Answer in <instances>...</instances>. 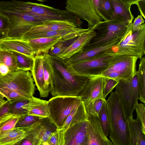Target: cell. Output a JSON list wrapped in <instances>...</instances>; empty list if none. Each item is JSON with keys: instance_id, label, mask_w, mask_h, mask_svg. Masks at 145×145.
<instances>
[{"instance_id": "1", "label": "cell", "mask_w": 145, "mask_h": 145, "mask_svg": "<svg viewBox=\"0 0 145 145\" xmlns=\"http://www.w3.org/2000/svg\"><path fill=\"white\" fill-rule=\"evenodd\" d=\"M50 56L51 94L53 97L79 96L91 77L72 74L68 69L65 59Z\"/></svg>"}, {"instance_id": "2", "label": "cell", "mask_w": 145, "mask_h": 145, "mask_svg": "<svg viewBox=\"0 0 145 145\" xmlns=\"http://www.w3.org/2000/svg\"><path fill=\"white\" fill-rule=\"evenodd\" d=\"M0 7L31 15L46 21H68L80 27L83 22L67 10L38 3L16 0L0 2Z\"/></svg>"}, {"instance_id": "3", "label": "cell", "mask_w": 145, "mask_h": 145, "mask_svg": "<svg viewBox=\"0 0 145 145\" xmlns=\"http://www.w3.org/2000/svg\"><path fill=\"white\" fill-rule=\"evenodd\" d=\"M105 101L110 129L109 137L113 145H131L127 120L117 92H111Z\"/></svg>"}, {"instance_id": "4", "label": "cell", "mask_w": 145, "mask_h": 145, "mask_svg": "<svg viewBox=\"0 0 145 145\" xmlns=\"http://www.w3.org/2000/svg\"><path fill=\"white\" fill-rule=\"evenodd\" d=\"M131 23L118 15L112 19L99 22L93 29L97 30L96 35L84 48L105 47L114 43L120 39Z\"/></svg>"}, {"instance_id": "5", "label": "cell", "mask_w": 145, "mask_h": 145, "mask_svg": "<svg viewBox=\"0 0 145 145\" xmlns=\"http://www.w3.org/2000/svg\"><path fill=\"white\" fill-rule=\"evenodd\" d=\"M132 24L111 49L116 55L133 56L140 59L145 54V24H142L138 30L133 31Z\"/></svg>"}, {"instance_id": "6", "label": "cell", "mask_w": 145, "mask_h": 145, "mask_svg": "<svg viewBox=\"0 0 145 145\" xmlns=\"http://www.w3.org/2000/svg\"><path fill=\"white\" fill-rule=\"evenodd\" d=\"M111 49L86 60L70 64L66 62L67 69L74 75L89 77L99 76L108 68L116 55Z\"/></svg>"}, {"instance_id": "7", "label": "cell", "mask_w": 145, "mask_h": 145, "mask_svg": "<svg viewBox=\"0 0 145 145\" xmlns=\"http://www.w3.org/2000/svg\"><path fill=\"white\" fill-rule=\"evenodd\" d=\"M0 88L16 91L29 100L35 93V85L29 71L18 70L0 74Z\"/></svg>"}, {"instance_id": "8", "label": "cell", "mask_w": 145, "mask_h": 145, "mask_svg": "<svg viewBox=\"0 0 145 145\" xmlns=\"http://www.w3.org/2000/svg\"><path fill=\"white\" fill-rule=\"evenodd\" d=\"M138 59L134 56L116 55L108 68L100 76L113 79L117 82L121 80H129L136 73Z\"/></svg>"}, {"instance_id": "9", "label": "cell", "mask_w": 145, "mask_h": 145, "mask_svg": "<svg viewBox=\"0 0 145 145\" xmlns=\"http://www.w3.org/2000/svg\"><path fill=\"white\" fill-rule=\"evenodd\" d=\"M82 102L80 96L53 97L48 101V117L57 128H61L68 115Z\"/></svg>"}, {"instance_id": "10", "label": "cell", "mask_w": 145, "mask_h": 145, "mask_svg": "<svg viewBox=\"0 0 145 145\" xmlns=\"http://www.w3.org/2000/svg\"><path fill=\"white\" fill-rule=\"evenodd\" d=\"M115 87L125 117L128 119L133 116L135 106L140 97L137 72L129 80H120Z\"/></svg>"}, {"instance_id": "11", "label": "cell", "mask_w": 145, "mask_h": 145, "mask_svg": "<svg viewBox=\"0 0 145 145\" xmlns=\"http://www.w3.org/2000/svg\"><path fill=\"white\" fill-rule=\"evenodd\" d=\"M66 10L88 23L89 30L103 20L96 12L92 0H66Z\"/></svg>"}, {"instance_id": "12", "label": "cell", "mask_w": 145, "mask_h": 145, "mask_svg": "<svg viewBox=\"0 0 145 145\" xmlns=\"http://www.w3.org/2000/svg\"><path fill=\"white\" fill-rule=\"evenodd\" d=\"M105 78L101 76L91 77L80 94L86 108L92 104L97 99H104L103 92Z\"/></svg>"}, {"instance_id": "13", "label": "cell", "mask_w": 145, "mask_h": 145, "mask_svg": "<svg viewBox=\"0 0 145 145\" xmlns=\"http://www.w3.org/2000/svg\"><path fill=\"white\" fill-rule=\"evenodd\" d=\"M87 145H113L105 134L97 117L88 115Z\"/></svg>"}, {"instance_id": "14", "label": "cell", "mask_w": 145, "mask_h": 145, "mask_svg": "<svg viewBox=\"0 0 145 145\" xmlns=\"http://www.w3.org/2000/svg\"><path fill=\"white\" fill-rule=\"evenodd\" d=\"M88 125L87 120L68 128L65 132V145H87Z\"/></svg>"}, {"instance_id": "15", "label": "cell", "mask_w": 145, "mask_h": 145, "mask_svg": "<svg viewBox=\"0 0 145 145\" xmlns=\"http://www.w3.org/2000/svg\"><path fill=\"white\" fill-rule=\"evenodd\" d=\"M57 127L48 117L42 118L34 124L31 131L37 145H44Z\"/></svg>"}, {"instance_id": "16", "label": "cell", "mask_w": 145, "mask_h": 145, "mask_svg": "<svg viewBox=\"0 0 145 145\" xmlns=\"http://www.w3.org/2000/svg\"><path fill=\"white\" fill-rule=\"evenodd\" d=\"M96 34L94 30L89 29L83 32L58 57L63 59L69 58L88 45Z\"/></svg>"}, {"instance_id": "17", "label": "cell", "mask_w": 145, "mask_h": 145, "mask_svg": "<svg viewBox=\"0 0 145 145\" xmlns=\"http://www.w3.org/2000/svg\"><path fill=\"white\" fill-rule=\"evenodd\" d=\"M88 29L76 27L69 29L35 33L28 36L22 39L28 40L42 37H60L63 39H72L77 37Z\"/></svg>"}, {"instance_id": "18", "label": "cell", "mask_w": 145, "mask_h": 145, "mask_svg": "<svg viewBox=\"0 0 145 145\" xmlns=\"http://www.w3.org/2000/svg\"><path fill=\"white\" fill-rule=\"evenodd\" d=\"M1 50L18 52L34 58L36 54L25 40L5 39L0 40Z\"/></svg>"}, {"instance_id": "19", "label": "cell", "mask_w": 145, "mask_h": 145, "mask_svg": "<svg viewBox=\"0 0 145 145\" xmlns=\"http://www.w3.org/2000/svg\"><path fill=\"white\" fill-rule=\"evenodd\" d=\"M44 54L36 55L33 58V63L31 73L35 85L38 90L40 97H46L48 96L44 89L43 60Z\"/></svg>"}, {"instance_id": "20", "label": "cell", "mask_w": 145, "mask_h": 145, "mask_svg": "<svg viewBox=\"0 0 145 145\" xmlns=\"http://www.w3.org/2000/svg\"><path fill=\"white\" fill-rule=\"evenodd\" d=\"M76 27H78L74 23L68 21H50L43 24L32 27L23 35L22 39L35 33Z\"/></svg>"}, {"instance_id": "21", "label": "cell", "mask_w": 145, "mask_h": 145, "mask_svg": "<svg viewBox=\"0 0 145 145\" xmlns=\"http://www.w3.org/2000/svg\"><path fill=\"white\" fill-rule=\"evenodd\" d=\"M118 40L105 47L87 48H84L82 50L75 54L65 61L67 64L77 63L86 60L104 53L110 49L117 44Z\"/></svg>"}, {"instance_id": "22", "label": "cell", "mask_w": 145, "mask_h": 145, "mask_svg": "<svg viewBox=\"0 0 145 145\" xmlns=\"http://www.w3.org/2000/svg\"><path fill=\"white\" fill-rule=\"evenodd\" d=\"M32 125L24 127H15L3 134L0 137V145H17L29 133Z\"/></svg>"}, {"instance_id": "23", "label": "cell", "mask_w": 145, "mask_h": 145, "mask_svg": "<svg viewBox=\"0 0 145 145\" xmlns=\"http://www.w3.org/2000/svg\"><path fill=\"white\" fill-rule=\"evenodd\" d=\"M62 39L60 37H52L25 40L29 45L34 50L36 55L41 54H48L52 47Z\"/></svg>"}, {"instance_id": "24", "label": "cell", "mask_w": 145, "mask_h": 145, "mask_svg": "<svg viewBox=\"0 0 145 145\" xmlns=\"http://www.w3.org/2000/svg\"><path fill=\"white\" fill-rule=\"evenodd\" d=\"M127 120L130 132L131 145H145V134L143 132L141 124L133 116Z\"/></svg>"}, {"instance_id": "25", "label": "cell", "mask_w": 145, "mask_h": 145, "mask_svg": "<svg viewBox=\"0 0 145 145\" xmlns=\"http://www.w3.org/2000/svg\"><path fill=\"white\" fill-rule=\"evenodd\" d=\"M88 120V115L84 102L75 107L68 115L61 128L65 131L72 125Z\"/></svg>"}, {"instance_id": "26", "label": "cell", "mask_w": 145, "mask_h": 145, "mask_svg": "<svg viewBox=\"0 0 145 145\" xmlns=\"http://www.w3.org/2000/svg\"><path fill=\"white\" fill-rule=\"evenodd\" d=\"M111 0L114 10L113 18L116 16L118 15L125 21L132 23L134 17L131 11V6L124 3L121 0Z\"/></svg>"}, {"instance_id": "27", "label": "cell", "mask_w": 145, "mask_h": 145, "mask_svg": "<svg viewBox=\"0 0 145 145\" xmlns=\"http://www.w3.org/2000/svg\"><path fill=\"white\" fill-rule=\"evenodd\" d=\"M22 115L7 113L0 116V137L15 127Z\"/></svg>"}, {"instance_id": "28", "label": "cell", "mask_w": 145, "mask_h": 145, "mask_svg": "<svg viewBox=\"0 0 145 145\" xmlns=\"http://www.w3.org/2000/svg\"><path fill=\"white\" fill-rule=\"evenodd\" d=\"M137 74L138 90L139 94V99L145 104V58L143 57L140 59Z\"/></svg>"}, {"instance_id": "29", "label": "cell", "mask_w": 145, "mask_h": 145, "mask_svg": "<svg viewBox=\"0 0 145 145\" xmlns=\"http://www.w3.org/2000/svg\"><path fill=\"white\" fill-rule=\"evenodd\" d=\"M15 56L18 70L31 71L32 69L33 58L16 52L10 51Z\"/></svg>"}, {"instance_id": "30", "label": "cell", "mask_w": 145, "mask_h": 145, "mask_svg": "<svg viewBox=\"0 0 145 145\" xmlns=\"http://www.w3.org/2000/svg\"><path fill=\"white\" fill-rule=\"evenodd\" d=\"M43 70L44 89L48 96L50 92V81L51 74L52 61L48 54H43Z\"/></svg>"}, {"instance_id": "31", "label": "cell", "mask_w": 145, "mask_h": 145, "mask_svg": "<svg viewBox=\"0 0 145 145\" xmlns=\"http://www.w3.org/2000/svg\"><path fill=\"white\" fill-rule=\"evenodd\" d=\"M0 64L6 65L10 71H16L18 69L16 58L10 51L0 50Z\"/></svg>"}, {"instance_id": "32", "label": "cell", "mask_w": 145, "mask_h": 145, "mask_svg": "<svg viewBox=\"0 0 145 145\" xmlns=\"http://www.w3.org/2000/svg\"><path fill=\"white\" fill-rule=\"evenodd\" d=\"M78 37L70 39H62L52 47L48 54L50 56H59Z\"/></svg>"}, {"instance_id": "33", "label": "cell", "mask_w": 145, "mask_h": 145, "mask_svg": "<svg viewBox=\"0 0 145 145\" xmlns=\"http://www.w3.org/2000/svg\"><path fill=\"white\" fill-rule=\"evenodd\" d=\"M65 131L57 128L52 132L44 145H65Z\"/></svg>"}, {"instance_id": "34", "label": "cell", "mask_w": 145, "mask_h": 145, "mask_svg": "<svg viewBox=\"0 0 145 145\" xmlns=\"http://www.w3.org/2000/svg\"><path fill=\"white\" fill-rule=\"evenodd\" d=\"M98 118L103 132L107 137L109 134L110 129L105 100L99 113Z\"/></svg>"}, {"instance_id": "35", "label": "cell", "mask_w": 145, "mask_h": 145, "mask_svg": "<svg viewBox=\"0 0 145 145\" xmlns=\"http://www.w3.org/2000/svg\"><path fill=\"white\" fill-rule=\"evenodd\" d=\"M28 101V100H19L9 101L8 113L21 115L27 114V112L22 107Z\"/></svg>"}, {"instance_id": "36", "label": "cell", "mask_w": 145, "mask_h": 145, "mask_svg": "<svg viewBox=\"0 0 145 145\" xmlns=\"http://www.w3.org/2000/svg\"><path fill=\"white\" fill-rule=\"evenodd\" d=\"M27 114L41 118L48 117L49 115L48 101L29 111Z\"/></svg>"}, {"instance_id": "37", "label": "cell", "mask_w": 145, "mask_h": 145, "mask_svg": "<svg viewBox=\"0 0 145 145\" xmlns=\"http://www.w3.org/2000/svg\"><path fill=\"white\" fill-rule=\"evenodd\" d=\"M42 118L27 114L21 116L16 123L15 127H24L30 126Z\"/></svg>"}, {"instance_id": "38", "label": "cell", "mask_w": 145, "mask_h": 145, "mask_svg": "<svg viewBox=\"0 0 145 145\" xmlns=\"http://www.w3.org/2000/svg\"><path fill=\"white\" fill-rule=\"evenodd\" d=\"M0 93L9 101L19 100H28L20 93L5 88H0Z\"/></svg>"}, {"instance_id": "39", "label": "cell", "mask_w": 145, "mask_h": 145, "mask_svg": "<svg viewBox=\"0 0 145 145\" xmlns=\"http://www.w3.org/2000/svg\"><path fill=\"white\" fill-rule=\"evenodd\" d=\"M9 24L8 17L0 12V40L7 37Z\"/></svg>"}, {"instance_id": "40", "label": "cell", "mask_w": 145, "mask_h": 145, "mask_svg": "<svg viewBox=\"0 0 145 145\" xmlns=\"http://www.w3.org/2000/svg\"><path fill=\"white\" fill-rule=\"evenodd\" d=\"M105 100L102 99H98L90 106L86 108L88 115H91L98 118L99 113Z\"/></svg>"}, {"instance_id": "41", "label": "cell", "mask_w": 145, "mask_h": 145, "mask_svg": "<svg viewBox=\"0 0 145 145\" xmlns=\"http://www.w3.org/2000/svg\"><path fill=\"white\" fill-rule=\"evenodd\" d=\"M135 109L137 114V118L140 122L143 132L145 134V104L137 103Z\"/></svg>"}, {"instance_id": "42", "label": "cell", "mask_w": 145, "mask_h": 145, "mask_svg": "<svg viewBox=\"0 0 145 145\" xmlns=\"http://www.w3.org/2000/svg\"><path fill=\"white\" fill-rule=\"evenodd\" d=\"M106 21L113 19L114 10L111 0H101Z\"/></svg>"}, {"instance_id": "43", "label": "cell", "mask_w": 145, "mask_h": 145, "mask_svg": "<svg viewBox=\"0 0 145 145\" xmlns=\"http://www.w3.org/2000/svg\"><path fill=\"white\" fill-rule=\"evenodd\" d=\"M47 101L34 97L31 98L28 102L23 106L22 108L28 112L33 109L37 106L43 104Z\"/></svg>"}, {"instance_id": "44", "label": "cell", "mask_w": 145, "mask_h": 145, "mask_svg": "<svg viewBox=\"0 0 145 145\" xmlns=\"http://www.w3.org/2000/svg\"><path fill=\"white\" fill-rule=\"evenodd\" d=\"M118 82L113 79L105 78L103 92L105 99L108 94L112 91Z\"/></svg>"}, {"instance_id": "45", "label": "cell", "mask_w": 145, "mask_h": 145, "mask_svg": "<svg viewBox=\"0 0 145 145\" xmlns=\"http://www.w3.org/2000/svg\"><path fill=\"white\" fill-rule=\"evenodd\" d=\"M96 13L104 21H106V18L103 9L101 0H92Z\"/></svg>"}, {"instance_id": "46", "label": "cell", "mask_w": 145, "mask_h": 145, "mask_svg": "<svg viewBox=\"0 0 145 145\" xmlns=\"http://www.w3.org/2000/svg\"><path fill=\"white\" fill-rule=\"evenodd\" d=\"M144 20L141 15H138L134 20L132 24V30L135 31L138 30L142 24H144Z\"/></svg>"}, {"instance_id": "47", "label": "cell", "mask_w": 145, "mask_h": 145, "mask_svg": "<svg viewBox=\"0 0 145 145\" xmlns=\"http://www.w3.org/2000/svg\"><path fill=\"white\" fill-rule=\"evenodd\" d=\"M136 5L138 6L141 15L145 18V0H141L138 1Z\"/></svg>"}, {"instance_id": "48", "label": "cell", "mask_w": 145, "mask_h": 145, "mask_svg": "<svg viewBox=\"0 0 145 145\" xmlns=\"http://www.w3.org/2000/svg\"><path fill=\"white\" fill-rule=\"evenodd\" d=\"M8 67L3 64H0V74L5 75L9 71Z\"/></svg>"}, {"instance_id": "49", "label": "cell", "mask_w": 145, "mask_h": 145, "mask_svg": "<svg viewBox=\"0 0 145 145\" xmlns=\"http://www.w3.org/2000/svg\"><path fill=\"white\" fill-rule=\"evenodd\" d=\"M124 3L131 6L133 4H136L138 1L141 0H121Z\"/></svg>"}, {"instance_id": "50", "label": "cell", "mask_w": 145, "mask_h": 145, "mask_svg": "<svg viewBox=\"0 0 145 145\" xmlns=\"http://www.w3.org/2000/svg\"><path fill=\"white\" fill-rule=\"evenodd\" d=\"M8 100H5L4 96L0 93V108H1L8 102Z\"/></svg>"}, {"instance_id": "51", "label": "cell", "mask_w": 145, "mask_h": 145, "mask_svg": "<svg viewBox=\"0 0 145 145\" xmlns=\"http://www.w3.org/2000/svg\"><path fill=\"white\" fill-rule=\"evenodd\" d=\"M41 2H45L46 0H36Z\"/></svg>"}, {"instance_id": "52", "label": "cell", "mask_w": 145, "mask_h": 145, "mask_svg": "<svg viewBox=\"0 0 145 145\" xmlns=\"http://www.w3.org/2000/svg\"><path fill=\"white\" fill-rule=\"evenodd\" d=\"M1 109H2V108H0V112H1Z\"/></svg>"}, {"instance_id": "53", "label": "cell", "mask_w": 145, "mask_h": 145, "mask_svg": "<svg viewBox=\"0 0 145 145\" xmlns=\"http://www.w3.org/2000/svg\"><path fill=\"white\" fill-rule=\"evenodd\" d=\"M1 50V48H0V50Z\"/></svg>"}]
</instances>
